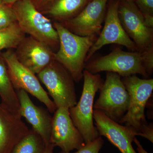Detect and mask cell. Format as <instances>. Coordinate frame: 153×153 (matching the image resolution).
Returning a JSON list of instances; mask_svg holds the SVG:
<instances>
[{
  "mask_svg": "<svg viewBox=\"0 0 153 153\" xmlns=\"http://www.w3.org/2000/svg\"><path fill=\"white\" fill-rule=\"evenodd\" d=\"M85 69L93 74L107 71L123 77L136 74L149 77L153 70V45L142 52L116 48L108 55L89 61Z\"/></svg>",
  "mask_w": 153,
  "mask_h": 153,
  "instance_id": "6da1fadb",
  "label": "cell"
},
{
  "mask_svg": "<svg viewBox=\"0 0 153 153\" xmlns=\"http://www.w3.org/2000/svg\"><path fill=\"white\" fill-rule=\"evenodd\" d=\"M59 37V48L54 54L55 60L70 72L75 82L83 78L85 59L97 37H83L71 33L60 22L53 24Z\"/></svg>",
  "mask_w": 153,
  "mask_h": 153,
  "instance_id": "7a4b0ae2",
  "label": "cell"
},
{
  "mask_svg": "<svg viewBox=\"0 0 153 153\" xmlns=\"http://www.w3.org/2000/svg\"><path fill=\"white\" fill-rule=\"evenodd\" d=\"M83 89L79 102L69 108L73 123L83 137L85 143L96 139L100 136L93 121L94 102L96 94L103 83L100 74H93L84 69Z\"/></svg>",
  "mask_w": 153,
  "mask_h": 153,
  "instance_id": "3957f363",
  "label": "cell"
},
{
  "mask_svg": "<svg viewBox=\"0 0 153 153\" xmlns=\"http://www.w3.org/2000/svg\"><path fill=\"white\" fill-rule=\"evenodd\" d=\"M22 31L51 49H58V34L51 21L36 8L31 0H20L12 5Z\"/></svg>",
  "mask_w": 153,
  "mask_h": 153,
  "instance_id": "277c9868",
  "label": "cell"
},
{
  "mask_svg": "<svg viewBox=\"0 0 153 153\" xmlns=\"http://www.w3.org/2000/svg\"><path fill=\"white\" fill-rule=\"evenodd\" d=\"M130 97L128 109L120 124L131 127L135 135L148 124L145 110L153 90V79H141L136 74L123 77L122 79Z\"/></svg>",
  "mask_w": 153,
  "mask_h": 153,
  "instance_id": "5b68a950",
  "label": "cell"
},
{
  "mask_svg": "<svg viewBox=\"0 0 153 153\" xmlns=\"http://www.w3.org/2000/svg\"><path fill=\"white\" fill-rule=\"evenodd\" d=\"M37 75L46 86L57 108H69L76 104L74 79L60 63L54 60Z\"/></svg>",
  "mask_w": 153,
  "mask_h": 153,
  "instance_id": "8992f818",
  "label": "cell"
},
{
  "mask_svg": "<svg viewBox=\"0 0 153 153\" xmlns=\"http://www.w3.org/2000/svg\"><path fill=\"white\" fill-rule=\"evenodd\" d=\"M99 91L94 109L101 111L118 123L127 111L130 103L129 95L120 75L107 72L105 80Z\"/></svg>",
  "mask_w": 153,
  "mask_h": 153,
  "instance_id": "52a82bcc",
  "label": "cell"
},
{
  "mask_svg": "<svg viewBox=\"0 0 153 153\" xmlns=\"http://www.w3.org/2000/svg\"><path fill=\"white\" fill-rule=\"evenodd\" d=\"M1 55L5 62L15 89L25 91L44 103L49 112H55L57 107L49 98L48 94L41 86L38 77L19 62L15 51L13 49H8L1 53Z\"/></svg>",
  "mask_w": 153,
  "mask_h": 153,
  "instance_id": "ba28073f",
  "label": "cell"
},
{
  "mask_svg": "<svg viewBox=\"0 0 153 153\" xmlns=\"http://www.w3.org/2000/svg\"><path fill=\"white\" fill-rule=\"evenodd\" d=\"M118 12L124 30L138 52H143L153 45V28L147 24L134 2L119 1Z\"/></svg>",
  "mask_w": 153,
  "mask_h": 153,
  "instance_id": "9c48e42d",
  "label": "cell"
},
{
  "mask_svg": "<svg viewBox=\"0 0 153 153\" xmlns=\"http://www.w3.org/2000/svg\"><path fill=\"white\" fill-rule=\"evenodd\" d=\"M119 2V0H111L109 2L104 27L88 51L85 62L90 60L97 51L108 44H118L132 52H138L135 44L128 36L121 24L118 12Z\"/></svg>",
  "mask_w": 153,
  "mask_h": 153,
  "instance_id": "30bf717a",
  "label": "cell"
},
{
  "mask_svg": "<svg viewBox=\"0 0 153 153\" xmlns=\"http://www.w3.org/2000/svg\"><path fill=\"white\" fill-rule=\"evenodd\" d=\"M108 1L91 0L76 16L60 23L78 36L98 37L105 18Z\"/></svg>",
  "mask_w": 153,
  "mask_h": 153,
  "instance_id": "8fae6325",
  "label": "cell"
},
{
  "mask_svg": "<svg viewBox=\"0 0 153 153\" xmlns=\"http://www.w3.org/2000/svg\"><path fill=\"white\" fill-rule=\"evenodd\" d=\"M50 143L65 152L79 149L85 145L82 134L71 120L69 108H59L54 112Z\"/></svg>",
  "mask_w": 153,
  "mask_h": 153,
  "instance_id": "7c38bea8",
  "label": "cell"
},
{
  "mask_svg": "<svg viewBox=\"0 0 153 153\" xmlns=\"http://www.w3.org/2000/svg\"><path fill=\"white\" fill-rule=\"evenodd\" d=\"M16 49L19 62L35 74L55 60V52L49 46L30 36L25 37Z\"/></svg>",
  "mask_w": 153,
  "mask_h": 153,
  "instance_id": "4fadbf2b",
  "label": "cell"
},
{
  "mask_svg": "<svg viewBox=\"0 0 153 153\" xmlns=\"http://www.w3.org/2000/svg\"><path fill=\"white\" fill-rule=\"evenodd\" d=\"M93 119L100 136L105 137L121 153H137L132 145L136 136L132 128L121 125L96 110L94 109Z\"/></svg>",
  "mask_w": 153,
  "mask_h": 153,
  "instance_id": "5bb4252c",
  "label": "cell"
},
{
  "mask_svg": "<svg viewBox=\"0 0 153 153\" xmlns=\"http://www.w3.org/2000/svg\"><path fill=\"white\" fill-rule=\"evenodd\" d=\"M29 130L19 114L0 103V153H11Z\"/></svg>",
  "mask_w": 153,
  "mask_h": 153,
  "instance_id": "9a60e30c",
  "label": "cell"
},
{
  "mask_svg": "<svg viewBox=\"0 0 153 153\" xmlns=\"http://www.w3.org/2000/svg\"><path fill=\"white\" fill-rule=\"evenodd\" d=\"M20 102V114L32 126V128L44 140L46 145L50 143L52 117L43 108L37 106L25 91L16 90Z\"/></svg>",
  "mask_w": 153,
  "mask_h": 153,
  "instance_id": "2e32d148",
  "label": "cell"
},
{
  "mask_svg": "<svg viewBox=\"0 0 153 153\" xmlns=\"http://www.w3.org/2000/svg\"><path fill=\"white\" fill-rule=\"evenodd\" d=\"M91 1L53 0L46 13L61 23L76 16Z\"/></svg>",
  "mask_w": 153,
  "mask_h": 153,
  "instance_id": "e0dca14e",
  "label": "cell"
},
{
  "mask_svg": "<svg viewBox=\"0 0 153 153\" xmlns=\"http://www.w3.org/2000/svg\"><path fill=\"white\" fill-rule=\"evenodd\" d=\"M0 97L3 105L20 114V102L11 81L7 65L0 54Z\"/></svg>",
  "mask_w": 153,
  "mask_h": 153,
  "instance_id": "ac0fdd59",
  "label": "cell"
},
{
  "mask_svg": "<svg viewBox=\"0 0 153 153\" xmlns=\"http://www.w3.org/2000/svg\"><path fill=\"white\" fill-rule=\"evenodd\" d=\"M45 147L44 140L32 128L15 146L11 153H43Z\"/></svg>",
  "mask_w": 153,
  "mask_h": 153,
  "instance_id": "d6986e66",
  "label": "cell"
},
{
  "mask_svg": "<svg viewBox=\"0 0 153 153\" xmlns=\"http://www.w3.org/2000/svg\"><path fill=\"white\" fill-rule=\"evenodd\" d=\"M25 37L17 22L0 29V54L4 49H16Z\"/></svg>",
  "mask_w": 153,
  "mask_h": 153,
  "instance_id": "ffe728a7",
  "label": "cell"
},
{
  "mask_svg": "<svg viewBox=\"0 0 153 153\" xmlns=\"http://www.w3.org/2000/svg\"><path fill=\"white\" fill-rule=\"evenodd\" d=\"M16 22L12 6L4 4L0 0V29L9 27Z\"/></svg>",
  "mask_w": 153,
  "mask_h": 153,
  "instance_id": "44dd1931",
  "label": "cell"
},
{
  "mask_svg": "<svg viewBox=\"0 0 153 153\" xmlns=\"http://www.w3.org/2000/svg\"><path fill=\"white\" fill-rule=\"evenodd\" d=\"M134 3L143 14L147 24L153 27V0H135Z\"/></svg>",
  "mask_w": 153,
  "mask_h": 153,
  "instance_id": "7402d4cb",
  "label": "cell"
},
{
  "mask_svg": "<svg viewBox=\"0 0 153 153\" xmlns=\"http://www.w3.org/2000/svg\"><path fill=\"white\" fill-rule=\"evenodd\" d=\"M104 140L101 136H99L96 139L85 144L84 146L77 150L74 153L61 151L59 153H99L104 144Z\"/></svg>",
  "mask_w": 153,
  "mask_h": 153,
  "instance_id": "603a6c76",
  "label": "cell"
},
{
  "mask_svg": "<svg viewBox=\"0 0 153 153\" xmlns=\"http://www.w3.org/2000/svg\"><path fill=\"white\" fill-rule=\"evenodd\" d=\"M137 136H140L153 143V124H148L140 132L137 134Z\"/></svg>",
  "mask_w": 153,
  "mask_h": 153,
  "instance_id": "cb8c5ba5",
  "label": "cell"
},
{
  "mask_svg": "<svg viewBox=\"0 0 153 153\" xmlns=\"http://www.w3.org/2000/svg\"><path fill=\"white\" fill-rule=\"evenodd\" d=\"M36 8L41 12L46 13L53 0H31Z\"/></svg>",
  "mask_w": 153,
  "mask_h": 153,
  "instance_id": "d4e9b609",
  "label": "cell"
},
{
  "mask_svg": "<svg viewBox=\"0 0 153 153\" xmlns=\"http://www.w3.org/2000/svg\"><path fill=\"white\" fill-rule=\"evenodd\" d=\"M133 141L137 145V150L138 153H149L146 151L145 150L144 148H143L141 144L139 141L138 140L136 137L134 138Z\"/></svg>",
  "mask_w": 153,
  "mask_h": 153,
  "instance_id": "484cf974",
  "label": "cell"
},
{
  "mask_svg": "<svg viewBox=\"0 0 153 153\" xmlns=\"http://www.w3.org/2000/svg\"><path fill=\"white\" fill-rule=\"evenodd\" d=\"M54 147H55L54 145L50 143L46 145V147L43 153H53Z\"/></svg>",
  "mask_w": 153,
  "mask_h": 153,
  "instance_id": "4316f807",
  "label": "cell"
},
{
  "mask_svg": "<svg viewBox=\"0 0 153 153\" xmlns=\"http://www.w3.org/2000/svg\"><path fill=\"white\" fill-rule=\"evenodd\" d=\"M19 1H20V0H1V1L2 3L4 4L12 6L13 4L14 3L17 2Z\"/></svg>",
  "mask_w": 153,
  "mask_h": 153,
  "instance_id": "83f0119b",
  "label": "cell"
},
{
  "mask_svg": "<svg viewBox=\"0 0 153 153\" xmlns=\"http://www.w3.org/2000/svg\"><path fill=\"white\" fill-rule=\"evenodd\" d=\"M119 1H126L134 2L135 0H119Z\"/></svg>",
  "mask_w": 153,
  "mask_h": 153,
  "instance_id": "f1b7e54d",
  "label": "cell"
}]
</instances>
